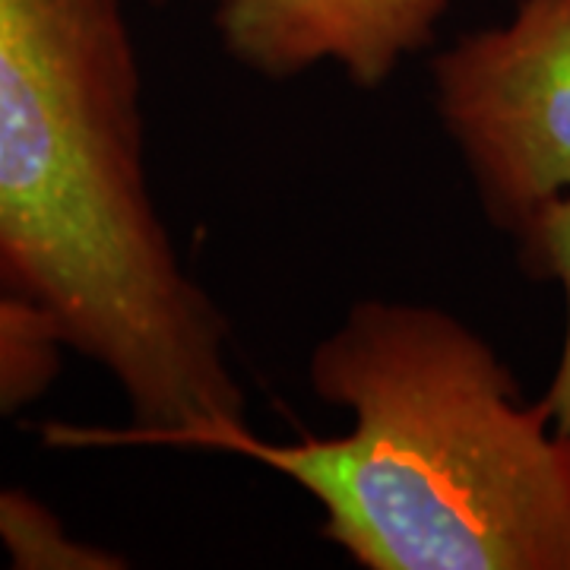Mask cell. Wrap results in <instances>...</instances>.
<instances>
[{"instance_id":"277c9868","label":"cell","mask_w":570,"mask_h":570,"mask_svg":"<svg viewBox=\"0 0 570 570\" xmlns=\"http://www.w3.org/2000/svg\"><path fill=\"white\" fill-rule=\"evenodd\" d=\"M225 55L266 80H292L340 63L362 89H377L403 58L434 41L450 0H213Z\"/></svg>"},{"instance_id":"5b68a950","label":"cell","mask_w":570,"mask_h":570,"mask_svg":"<svg viewBox=\"0 0 570 570\" xmlns=\"http://www.w3.org/2000/svg\"><path fill=\"white\" fill-rule=\"evenodd\" d=\"M517 242H520V257L535 279H554L564 288L568 330H564L561 358H558L554 377L542 403L549 409L554 431L570 441V194L539 209L530 223L523 225Z\"/></svg>"},{"instance_id":"ba28073f","label":"cell","mask_w":570,"mask_h":570,"mask_svg":"<svg viewBox=\"0 0 570 570\" xmlns=\"http://www.w3.org/2000/svg\"><path fill=\"white\" fill-rule=\"evenodd\" d=\"M156 3H163V0H156Z\"/></svg>"},{"instance_id":"6da1fadb","label":"cell","mask_w":570,"mask_h":570,"mask_svg":"<svg viewBox=\"0 0 570 570\" xmlns=\"http://www.w3.org/2000/svg\"><path fill=\"white\" fill-rule=\"evenodd\" d=\"M0 302L39 311L118 384L134 425H45L55 448L247 425L223 307L184 266L146 168L121 0H0Z\"/></svg>"},{"instance_id":"8992f818","label":"cell","mask_w":570,"mask_h":570,"mask_svg":"<svg viewBox=\"0 0 570 570\" xmlns=\"http://www.w3.org/2000/svg\"><path fill=\"white\" fill-rule=\"evenodd\" d=\"M0 542L17 568H121V561L73 542L48 510L20 491H0Z\"/></svg>"},{"instance_id":"52a82bcc","label":"cell","mask_w":570,"mask_h":570,"mask_svg":"<svg viewBox=\"0 0 570 570\" xmlns=\"http://www.w3.org/2000/svg\"><path fill=\"white\" fill-rule=\"evenodd\" d=\"M13 340H17V314H13V307L0 302V362L13 348Z\"/></svg>"},{"instance_id":"7a4b0ae2","label":"cell","mask_w":570,"mask_h":570,"mask_svg":"<svg viewBox=\"0 0 570 570\" xmlns=\"http://www.w3.org/2000/svg\"><path fill=\"white\" fill-rule=\"evenodd\" d=\"M307 381L352 415L346 434L276 444L228 425L178 448L292 479L324 513V539L365 570H570V441L460 317L355 302L314 346Z\"/></svg>"},{"instance_id":"3957f363","label":"cell","mask_w":570,"mask_h":570,"mask_svg":"<svg viewBox=\"0 0 570 570\" xmlns=\"http://www.w3.org/2000/svg\"><path fill=\"white\" fill-rule=\"evenodd\" d=\"M434 108L482 209L520 235L570 194V0H517L504 26L431 61Z\"/></svg>"}]
</instances>
